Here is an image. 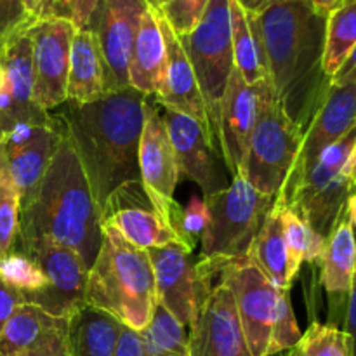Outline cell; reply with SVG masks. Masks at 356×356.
<instances>
[{
	"label": "cell",
	"mask_w": 356,
	"mask_h": 356,
	"mask_svg": "<svg viewBox=\"0 0 356 356\" xmlns=\"http://www.w3.org/2000/svg\"><path fill=\"white\" fill-rule=\"evenodd\" d=\"M247 21L275 96L306 131L330 87L323 72L327 16L308 0H273Z\"/></svg>",
	"instance_id": "1"
},
{
	"label": "cell",
	"mask_w": 356,
	"mask_h": 356,
	"mask_svg": "<svg viewBox=\"0 0 356 356\" xmlns=\"http://www.w3.org/2000/svg\"><path fill=\"white\" fill-rule=\"evenodd\" d=\"M148 96L134 87L108 92L92 103L65 101L56 117L68 136L99 211L117 188L139 176V139Z\"/></svg>",
	"instance_id": "2"
},
{
	"label": "cell",
	"mask_w": 356,
	"mask_h": 356,
	"mask_svg": "<svg viewBox=\"0 0 356 356\" xmlns=\"http://www.w3.org/2000/svg\"><path fill=\"white\" fill-rule=\"evenodd\" d=\"M17 240L21 247L47 242L72 249L87 271L99 254L101 211L65 131L37 193L19 209Z\"/></svg>",
	"instance_id": "3"
},
{
	"label": "cell",
	"mask_w": 356,
	"mask_h": 356,
	"mask_svg": "<svg viewBox=\"0 0 356 356\" xmlns=\"http://www.w3.org/2000/svg\"><path fill=\"white\" fill-rule=\"evenodd\" d=\"M83 302L110 313L127 329L143 332L156 306L155 275L148 252L103 225V243L87 275Z\"/></svg>",
	"instance_id": "4"
},
{
	"label": "cell",
	"mask_w": 356,
	"mask_h": 356,
	"mask_svg": "<svg viewBox=\"0 0 356 356\" xmlns=\"http://www.w3.org/2000/svg\"><path fill=\"white\" fill-rule=\"evenodd\" d=\"M305 131L285 113L270 80L263 82L259 113L238 177L259 193L277 197L301 149Z\"/></svg>",
	"instance_id": "5"
},
{
	"label": "cell",
	"mask_w": 356,
	"mask_h": 356,
	"mask_svg": "<svg viewBox=\"0 0 356 356\" xmlns=\"http://www.w3.org/2000/svg\"><path fill=\"white\" fill-rule=\"evenodd\" d=\"M177 37L197 76L198 89L207 111L212 143L219 153V111L229 76L235 70L229 0H211L197 28Z\"/></svg>",
	"instance_id": "6"
},
{
	"label": "cell",
	"mask_w": 356,
	"mask_h": 356,
	"mask_svg": "<svg viewBox=\"0 0 356 356\" xmlns=\"http://www.w3.org/2000/svg\"><path fill=\"white\" fill-rule=\"evenodd\" d=\"M277 197L259 193L242 177L216 193L205 195L209 226L202 236L205 259H232L247 256Z\"/></svg>",
	"instance_id": "7"
},
{
	"label": "cell",
	"mask_w": 356,
	"mask_h": 356,
	"mask_svg": "<svg viewBox=\"0 0 356 356\" xmlns=\"http://www.w3.org/2000/svg\"><path fill=\"white\" fill-rule=\"evenodd\" d=\"M356 145V129L334 143L316 159L294 190L278 200L305 219L318 235L329 238L346 207L351 186L343 169Z\"/></svg>",
	"instance_id": "8"
},
{
	"label": "cell",
	"mask_w": 356,
	"mask_h": 356,
	"mask_svg": "<svg viewBox=\"0 0 356 356\" xmlns=\"http://www.w3.org/2000/svg\"><path fill=\"white\" fill-rule=\"evenodd\" d=\"M216 278L235 299L240 325L250 356H270L271 330L287 291L275 287L247 256L216 257Z\"/></svg>",
	"instance_id": "9"
},
{
	"label": "cell",
	"mask_w": 356,
	"mask_h": 356,
	"mask_svg": "<svg viewBox=\"0 0 356 356\" xmlns=\"http://www.w3.org/2000/svg\"><path fill=\"white\" fill-rule=\"evenodd\" d=\"M155 275L156 302L167 309L184 329L197 316L202 296L214 275L198 273L190 250L179 242L146 250Z\"/></svg>",
	"instance_id": "10"
},
{
	"label": "cell",
	"mask_w": 356,
	"mask_h": 356,
	"mask_svg": "<svg viewBox=\"0 0 356 356\" xmlns=\"http://www.w3.org/2000/svg\"><path fill=\"white\" fill-rule=\"evenodd\" d=\"M146 0H99L89 30L96 37L106 70L108 92L131 87L129 65Z\"/></svg>",
	"instance_id": "11"
},
{
	"label": "cell",
	"mask_w": 356,
	"mask_h": 356,
	"mask_svg": "<svg viewBox=\"0 0 356 356\" xmlns=\"http://www.w3.org/2000/svg\"><path fill=\"white\" fill-rule=\"evenodd\" d=\"M21 252L30 256L47 277V285L42 291L24 294L26 302L37 305L56 318H68L86 296L89 271L82 259L72 249L47 242L24 245Z\"/></svg>",
	"instance_id": "12"
},
{
	"label": "cell",
	"mask_w": 356,
	"mask_h": 356,
	"mask_svg": "<svg viewBox=\"0 0 356 356\" xmlns=\"http://www.w3.org/2000/svg\"><path fill=\"white\" fill-rule=\"evenodd\" d=\"M75 26L63 19L35 21L28 26L33 45V101L44 111L66 101L70 51Z\"/></svg>",
	"instance_id": "13"
},
{
	"label": "cell",
	"mask_w": 356,
	"mask_h": 356,
	"mask_svg": "<svg viewBox=\"0 0 356 356\" xmlns=\"http://www.w3.org/2000/svg\"><path fill=\"white\" fill-rule=\"evenodd\" d=\"M353 129H356V83L330 82L323 103L305 131L298 159L278 195L285 197L291 193L323 149L332 146Z\"/></svg>",
	"instance_id": "14"
},
{
	"label": "cell",
	"mask_w": 356,
	"mask_h": 356,
	"mask_svg": "<svg viewBox=\"0 0 356 356\" xmlns=\"http://www.w3.org/2000/svg\"><path fill=\"white\" fill-rule=\"evenodd\" d=\"M101 222L143 250L179 242L141 181L122 184L101 211Z\"/></svg>",
	"instance_id": "15"
},
{
	"label": "cell",
	"mask_w": 356,
	"mask_h": 356,
	"mask_svg": "<svg viewBox=\"0 0 356 356\" xmlns=\"http://www.w3.org/2000/svg\"><path fill=\"white\" fill-rule=\"evenodd\" d=\"M216 280V278H214ZM209 284L190 325L191 356H250L235 299L221 282Z\"/></svg>",
	"instance_id": "16"
},
{
	"label": "cell",
	"mask_w": 356,
	"mask_h": 356,
	"mask_svg": "<svg viewBox=\"0 0 356 356\" xmlns=\"http://www.w3.org/2000/svg\"><path fill=\"white\" fill-rule=\"evenodd\" d=\"M139 176L152 200L167 219V209L174 200V190L181 174L159 103H153L152 96L146 99L145 124L139 139Z\"/></svg>",
	"instance_id": "17"
},
{
	"label": "cell",
	"mask_w": 356,
	"mask_h": 356,
	"mask_svg": "<svg viewBox=\"0 0 356 356\" xmlns=\"http://www.w3.org/2000/svg\"><path fill=\"white\" fill-rule=\"evenodd\" d=\"M264 80L249 86L235 68L225 90L221 111H219L218 145L222 160L233 177H238L242 172L247 146L259 113Z\"/></svg>",
	"instance_id": "18"
},
{
	"label": "cell",
	"mask_w": 356,
	"mask_h": 356,
	"mask_svg": "<svg viewBox=\"0 0 356 356\" xmlns=\"http://www.w3.org/2000/svg\"><path fill=\"white\" fill-rule=\"evenodd\" d=\"M160 113L174 146L179 174L195 181L205 195L226 188L225 176L218 165V152L209 132L188 115L165 108Z\"/></svg>",
	"instance_id": "19"
},
{
	"label": "cell",
	"mask_w": 356,
	"mask_h": 356,
	"mask_svg": "<svg viewBox=\"0 0 356 356\" xmlns=\"http://www.w3.org/2000/svg\"><path fill=\"white\" fill-rule=\"evenodd\" d=\"M155 13L160 30H162L163 42H165V73H163L160 90L153 97L165 110L188 115L193 120H197L211 136L207 111H205L204 99H202L197 76H195L193 68H191L190 59H188L186 52H184L183 45H181L179 37L174 33V30L165 21V17L162 16V13L159 9H155Z\"/></svg>",
	"instance_id": "20"
},
{
	"label": "cell",
	"mask_w": 356,
	"mask_h": 356,
	"mask_svg": "<svg viewBox=\"0 0 356 356\" xmlns=\"http://www.w3.org/2000/svg\"><path fill=\"white\" fill-rule=\"evenodd\" d=\"M320 263V282L330 301L329 325L344 327L348 301L356 277V235L346 211L341 212L327 238Z\"/></svg>",
	"instance_id": "21"
},
{
	"label": "cell",
	"mask_w": 356,
	"mask_h": 356,
	"mask_svg": "<svg viewBox=\"0 0 356 356\" xmlns=\"http://www.w3.org/2000/svg\"><path fill=\"white\" fill-rule=\"evenodd\" d=\"M2 73L10 86L16 120L44 127H56L58 118L38 108L33 101V45L28 28L10 35L2 45ZM16 122V124H17Z\"/></svg>",
	"instance_id": "22"
},
{
	"label": "cell",
	"mask_w": 356,
	"mask_h": 356,
	"mask_svg": "<svg viewBox=\"0 0 356 356\" xmlns=\"http://www.w3.org/2000/svg\"><path fill=\"white\" fill-rule=\"evenodd\" d=\"M122 329L124 325L110 313L82 302L66 318V355L113 356Z\"/></svg>",
	"instance_id": "23"
},
{
	"label": "cell",
	"mask_w": 356,
	"mask_h": 356,
	"mask_svg": "<svg viewBox=\"0 0 356 356\" xmlns=\"http://www.w3.org/2000/svg\"><path fill=\"white\" fill-rule=\"evenodd\" d=\"M247 257L263 271L264 277L275 287L282 291H291L292 282L298 277L301 266L296 264L289 252L284 229H282V207L277 200L254 238Z\"/></svg>",
	"instance_id": "24"
},
{
	"label": "cell",
	"mask_w": 356,
	"mask_h": 356,
	"mask_svg": "<svg viewBox=\"0 0 356 356\" xmlns=\"http://www.w3.org/2000/svg\"><path fill=\"white\" fill-rule=\"evenodd\" d=\"M106 94V70L96 37L90 30H76L70 51L66 101L86 104Z\"/></svg>",
	"instance_id": "25"
},
{
	"label": "cell",
	"mask_w": 356,
	"mask_h": 356,
	"mask_svg": "<svg viewBox=\"0 0 356 356\" xmlns=\"http://www.w3.org/2000/svg\"><path fill=\"white\" fill-rule=\"evenodd\" d=\"M165 73V42L152 6L143 14L129 65V83L146 96H155Z\"/></svg>",
	"instance_id": "26"
},
{
	"label": "cell",
	"mask_w": 356,
	"mask_h": 356,
	"mask_svg": "<svg viewBox=\"0 0 356 356\" xmlns=\"http://www.w3.org/2000/svg\"><path fill=\"white\" fill-rule=\"evenodd\" d=\"M58 118V117H56ZM63 127L58 118L56 127H44L38 138L16 152H7L10 177L19 193V209L28 205L44 179L47 167L61 141Z\"/></svg>",
	"instance_id": "27"
},
{
	"label": "cell",
	"mask_w": 356,
	"mask_h": 356,
	"mask_svg": "<svg viewBox=\"0 0 356 356\" xmlns=\"http://www.w3.org/2000/svg\"><path fill=\"white\" fill-rule=\"evenodd\" d=\"M65 329V318H56L37 305L24 302L7 320L0 332V356H14L30 350L51 334Z\"/></svg>",
	"instance_id": "28"
},
{
	"label": "cell",
	"mask_w": 356,
	"mask_h": 356,
	"mask_svg": "<svg viewBox=\"0 0 356 356\" xmlns=\"http://www.w3.org/2000/svg\"><path fill=\"white\" fill-rule=\"evenodd\" d=\"M356 45V0H343L327 14L323 72L329 79L336 75Z\"/></svg>",
	"instance_id": "29"
},
{
	"label": "cell",
	"mask_w": 356,
	"mask_h": 356,
	"mask_svg": "<svg viewBox=\"0 0 356 356\" xmlns=\"http://www.w3.org/2000/svg\"><path fill=\"white\" fill-rule=\"evenodd\" d=\"M139 334L145 356H191L186 329L159 302L149 325Z\"/></svg>",
	"instance_id": "30"
},
{
	"label": "cell",
	"mask_w": 356,
	"mask_h": 356,
	"mask_svg": "<svg viewBox=\"0 0 356 356\" xmlns=\"http://www.w3.org/2000/svg\"><path fill=\"white\" fill-rule=\"evenodd\" d=\"M229 16H232V42L233 59H235L236 72L242 75L249 86L268 79L263 65H261L259 52L256 40L250 31L247 14L235 0H229Z\"/></svg>",
	"instance_id": "31"
},
{
	"label": "cell",
	"mask_w": 356,
	"mask_h": 356,
	"mask_svg": "<svg viewBox=\"0 0 356 356\" xmlns=\"http://www.w3.org/2000/svg\"><path fill=\"white\" fill-rule=\"evenodd\" d=\"M285 356H355V344L346 330L312 322Z\"/></svg>",
	"instance_id": "32"
},
{
	"label": "cell",
	"mask_w": 356,
	"mask_h": 356,
	"mask_svg": "<svg viewBox=\"0 0 356 356\" xmlns=\"http://www.w3.org/2000/svg\"><path fill=\"white\" fill-rule=\"evenodd\" d=\"M275 200L282 207V229H284L285 242H287L292 259L299 266L302 263H318L322 259L323 250H325L327 238L318 235L305 219L299 218L289 207H285L278 198H275Z\"/></svg>",
	"instance_id": "33"
},
{
	"label": "cell",
	"mask_w": 356,
	"mask_h": 356,
	"mask_svg": "<svg viewBox=\"0 0 356 356\" xmlns=\"http://www.w3.org/2000/svg\"><path fill=\"white\" fill-rule=\"evenodd\" d=\"M167 222L176 233L181 245L193 252L209 226L207 205L198 197H191L184 207L172 200L167 209Z\"/></svg>",
	"instance_id": "34"
},
{
	"label": "cell",
	"mask_w": 356,
	"mask_h": 356,
	"mask_svg": "<svg viewBox=\"0 0 356 356\" xmlns=\"http://www.w3.org/2000/svg\"><path fill=\"white\" fill-rule=\"evenodd\" d=\"M99 0H26V9L35 21L63 19L75 30H89L90 19Z\"/></svg>",
	"instance_id": "35"
},
{
	"label": "cell",
	"mask_w": 356,
	"mask_h": 356,
	"mask_svg": "<svg viewBox=\"0 0 356 356\" xmlns=\"http://www.w3.org/2000/svg\"><path fill=\"white\" fill-rule=\"evenodd\" d=\"M0 278L23 294L42 291L47 285L42 268L30 256L16 250H10L0 259Z\"/></svg>",
	"instance_id": "36"
},
{
	"label": "cell",
	"mask_w": 356,
	"mask_h": 356,
	"mask_svg": "<svg viewBox=\"0 0 356 356\" xmlns=\"http://www.w3.org/2000/svg\"><path fill=\"white\" fill-rule=\"evenodd\" d=\"M19 233V193L13 179L0 181V259L14 250Z\"/></svg>",
	"instance_id": "37"
},
{
	"label": "cell",
	"mask_w": 356,
	"mask_h": 356,
	"mask_svg": "<svg viewBox=\"0 0 356 356\" xmlns=\"http://www.w3.org/2000/svg\"><path fill=\"white\" fill-rule=\"evenodd\" d=\"M302 332L299 330L298 320H296L294 309H292L291 302V292H285L282 298L280 309L275 318L273 330H271V341H270V356L282 355L284 351H289L299 339H301Z\"/></svg>",
	"instance_id": "38"
},
{
	"label": "cell",
	"mask_w": 356,
	"mask_h": 356,
	"mask_svg": "<svg viewBox=\"0 0 356 356\" xmlns=\"http://www.w3.org/2000/svg\"><path fill=\"white\" fill-rule=\"evenodd\" d=\"M211 0H169L160 7L169 26L176 35H186L197 28Z\"/></svg>",
	"instance_id": "39"
},
{
	"label": "cell",
	"mask_w": 356,
	"mask_h": 356,
	"mask_svg": "<svg viewBox=\"0 0 356 356\" xmlns=\"http://www.w3.org/2000/svg\"><path fill=\"white\" fill-rule=\"evenodd\" d=\"M30 24L33 19L26 9V0H0V44Z\"/></svg>",
	"instance_id": "40"
},
{
	"label": "cell",
	"mask_w": 356,
	"mask_h": 356,
	"mask_svg": "<svg viewBox=\"0 0 356 356\" xmlns=\"http://www.w3.org/2000/svg\"><path fill=\"white\" fill-rule=\"evenodd\" d=\"M42 129H44V125H33L28 124V122H17V124H14L6 134V138H3L6 152H16V149H21L26 145H30L31 141H35L38 138Z\"/></svg>",
	"instance_id": "41"
},
{
	"label": "cell",
	"mask_w": 356,
	"mask_h": 356,
	"mask_svg": "<svg viewBox=\"0 0 356 356\" xmlns=\"http://www.w3.org/2000/svg\"><path fill=\"white\" fill-rule=\"evenodd\" d=\"M26 299H24L23 292L16 291L14 287L7 285L6 282L0 278V332H2L3 325L7 323V320L14 315L17 308L21 305H24Z\"/></svg>",
	"instance_id": "42"
},
{
	"label": "cell",
	"mask_w": 356,
	"mask_h": 356,
	"mask_svg": "<svg viewBox=\"0 0 356 356\" xmlns=\"http://www.w3.org/2000/svg\"><path fill=\"white\" fill-rule=\"evenodd\" d=\"M65 330H61V332H54L51 336H47L37 346L21 351V353L14 356H59L61 353H65Z\"/></svg>",
	"instance_id": "43"
},
{
	"label": "cell",
	"mask_w": 356,
	"mask_h": 356,
	"mask_svg": "<svg viewBox=\"0 0 356 356\" xmlns=\"http://www.w3.org/2000/svg\"><path fill=\"white\" fill-rule=\"evenodd\" d=\"M113 356H145L141 334L136 332V330L132 329H127V327L124 325L120 337H118V343L117 348H115Z\"/></svg>",
	"instance_id": "44"
},
{
	"label": "cell",
	"mask_w": 356,
	"mask_h": 356,
	"mask_svg": "<svg viewBox=\"0 0 356 356\" xmlns=\"http://www.w3.org/2000/svg\"><path fill=\"white\" fill-rule=\"evenodd\" d=\"M330 82L334 83L355 82L356 83V45L353 47V51L348 54V58L344 59V63L341 65V68L337 70L336 75L330 79Z\"/></svg>",
	"instance_id": "45"
},
{
	"label": "cell",
	"mask_w": 356,
	"mask_h": 356,
	"mask_svg": "<svg viewBox=\"0 0 356 356\" xmlns=\"http://www.w3.org/2000/svg\"><path fill=\"white\" fill-rule=\"evenodd\" d=\"M356 235V229H355ZM343 330H346L351 336L355 344V356H356V277L353 284V291H351L350 301H348V309H346V318H344V327Z\"/></svg>",
	"instance_id": "46"
},
{
	"label": "cell",
	"mask_w": 356,
	"mask_h": 356,
	"mask_svg": "<svg viewBox=\"0 0 356 356\" xmlns=\"http://www.w3.org/2000/svg\"><path fill=\"white\" fill-rule=\"evenodd\" d=\"M235 2L245 10V14H259L263 13L273 0H235Z\"/></svg>",
	"instance_id": "47"
},
{
	"label": "cell",
	"mask_w": 356,
	"mask_h": 356,
	"mask_svg": "<svg viewBox=\"0 0 356 356\" xmlns=\"http://www.w3.org/2000/svg\"><path fill=\"white\" fill-rule=\"evenodd\" d=\"M343 174H344V177L348 179V183H350L351 191H355L356 190V145H355L353 152H351L350 159H348L346 165H344Z\"/></svg>",
	"instance_id": "48"
},
{
	"label": "cell",
	"mask_w": 356,
	"mask_h": 356,
	"mask_svg": "<svg viewBox=\"0 0 356 356\" xmlns=\"http://www.w3.org/2000/svg\"><path fill=\"white\" fill-rule=\"evenodd\" d=\"M309 3H312L313 7H315L316 10H318V13H322V14H329L330 10L334 9V7H337L339 6L341 2H343V0H308Z\"/></svg>",
	"instance_id": "49"
},
{
	"label": "cell",
	"mask_w": 356,
	"mask_h": 356,
	"mask_svg": "<svg viewBox=\"0 0 356 356\" xmlns=\"http://www.w3.org/2000/svg\"><path fill=\"white\" fill-rule=\"evenodd\" d=\"M344 211H346V216H348V219H350L351 226L356 229V190L351 191L350 197H348Z\"/></svg>",
	"instance_id": "50"
},
{
	"label": "cell",
	"mask_w": 356,
	"mask_h": 356,
	"mask_svg": "<svg viewBox=\"0 0 356 356\" xmlns=\"http://www.w3.org/2000/svg\"><path fill=\"white\" fill-rule=\"evenodd\" d=\"M9 132V127H7L6 120H3V117L0 115V141H2L3 138H6V134Z\"/></svg>",
	"instance_id": "51"
},
{
	"label": "cell",
	"mask_w": 356,
	"mask_h": 356,
	"mask_svg": "<svg viewBox=\"0 0 356 356\" xmlns=\"http://www.w3.org/2000/svg\"><path fill=\"white\" fill-rule=\"evenodd\" d=\"M146 2H148L152 7H155V9H160V7L165 6L169 0H146Z\"/></svg>",
	"instance_id": "52"
},
{
	"label": "cell",
	"mask_w": 356,
	"mask_h": 356,
	"mask_svg": "<svg viewBox=\"0 0 356 356\" xmlns=\"http://www.w3.org/2000/svg\"><path fill=\"white\" fill-rule=\"evenodd\" d=\"M2 45L3 44H0V66H2Z\"/></svg>",
	"instance_id": "53"
},
{
	"label": "cell",
	"mask_w": 356,
	"mask_h": 356,
	"mask_svg": "<svg viewBox=\"0 0 356 356\" xmlns=\"http://www.w3.org/2000/svg\"><path fill=\"white\" fill-rule=\"evenodd\" d=\"M59 356H68V355H66V351H65V353H61Z\"/></svg>",
	"instance_id": "54"
},
{
	"label": "cell",
	"mask_w": 356,
	"mask_h": 356,
	"mask_svg": "<svg viewBox=\"0 0 356 356\" xmlns=\"http://www.w3.org/2000/svg\"><path fill=\"white\" fill-rule=\"evenodd\" d=\"M277 356H285V355H277Z\"/></svg>",
	"instance_id": "55"
}]
</instances>
